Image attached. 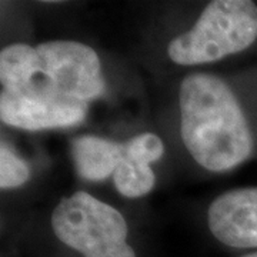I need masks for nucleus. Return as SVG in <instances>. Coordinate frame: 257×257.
Instances as JSON below:
<instances>
[{
    "label": "nucleus",
    "instance_id": "9",
    "mask_svg": "<svg viewBox=\"0 0 257 257\" xmlns=\"http://www.w3.org/2000/svg\"><path fill=\"white\" fill-rule=\"evenodd\" d=\"M28 165L18 157L6 145H2L0 149V186L2 189H10L22 186L28 182Z\"/></svg>",
    "mask_w": 257,
    "mask_h": 257
},
{
    "label": "nucleus",
    "instance_id": "2",
    "mask_svg": "<svg viewBox=\"0 0 257 257\" xmlns=\"http://www.w3.org/2000/svg\"><path fill=\"white\" fill-rule=\"evenodd\" d=\"M0 79L8 92L56 94L84 103L104 92L96 52L70 40L5 47L0 53Z\"/></svg>",
    "mask_w": 257,
    "mask_h": 257
},
{
    "label": "nucleus",
    "instance_id": "11",
    "mask_svg": "<svg viewBox=\"0 0 257 257\" xmlns=\"http://www.w3.org/2000/svg\"><path fill=\"white\" fill-rule=\"evenodd\" d=\"M243 257H257V253H253V254H247V256H243Z\"/></svg>",
    "mask_w": 257,
    "mask_h": 257
},
{
    "label": "nucleus",
    "instance_id": "5",
    "mask_svg": "<svg viewBox=\"0 0 257 257\" xmlns=\"http://www.w3.org/2000/svg\"><path fill=\"white\" fill-rule=\"evenodd\" d=\"M87 103L63 96L36 92H6L0 96V117L19 128L43 130L79 124Z\"/></svg>",
    "mask_w": 257,
    "mask_h": 257
},
{
    "label": "nucleus",
    "instance_id": "8",
    "mask_svg": "<svg viewBox=\"0 0 257 257\" xmlns=\"http://www.w3.org/2000/svg\"><path fill=\"white\" fill-rule=\"evenodd\" d=\"M116 189L126 197H140L155 186V173L150 163L130 155L123 145L121 162L114 172Z\"/></svg>",
    "mask_w": 257,
    "mask_h": 257
},
{
    "label": "nucleus",
    "instance_id": "10",
    "mask_svg": "<svg viewBox=\"0 0 257 257\" xmlns=\"http://www.w3.org/2000/svg\"><path fill=\"white\" fill-rule=\"evenodd\" d=\"M124 147L128 153L145 160L147 163L159 160L163 156V152H165L163 142L160 140L159 136L153 135V133L139 135L135 139H132L130 142H127Z\"/></svg>",
    "mask_w": 257,
    "mask_h": 257
},
{
    "label": "nucleus",
    "instance_id": "4",
    "mask_svg": "<svg viewBox=\"0 0 257 257\" xmlns=\"http://www.w3.org/2000/svg\"><path fill=\"white\" fill-rule=\"evenodd\" d=\"M57 239L84 257H136L127 224L114 207L86 192L62 199L52 214Z\"/></svg>",
    "mask_w": 257,
    "mask_h": 257
},
{
    "label": "nucleus",
    "instance_id": "7",
    "mask_svg": "<svg viewBox=\"0 0 257 257\" xmlns=\"http://www.w3.org/2000/svg\"><path fill=\"white\" fill-rule=\"evenodd\" d=\"M123 156V145L96 136H83L73 143L77 173L93 182L104 180L116 172Z\"/></svg>",
    "mask_w": 257,
    "mask_h": 257
},
{
    "label": "nucleus",
    "instance_id": "3",
    "mask_svg": "<svg viewBox=\"0 0 257 257\" xmlns=\"http://www.w3.org/2000/svg\"><path fill=\"white\" fill-rule=\"evenodd\" d=\"M257 37V6L248 0H217L203 10L187 33L170 42L167 52L177 64H200L239 53Z\"/></svg>",
    "mask_w": 257,
    "mask_h": 257
},
{
    "label": "nucleus",
    "instance_id": "6",
    "mask_svg": "<svg viewBox=\"0 0 257 257\" xmlns=\"http://www.w3.org/2000/svg\"><path fill=\"white\" fill-rule=\"evenodd\" d=\"M213 236L231 247H257V189L221 194L209 209Z\"/></svg>",
    "mask_w": 257,
    "mask_h": 257
},
{
    "label": "nucleus",
    "instance_id": "1",
    "mask_svg": "<svg viewBox=\"0 0 257 257\" xmlns=\"http://www.w3.org/2000/svg\"><path fill=\"white\" fill-rule=\"evenodd\" d=\"M182 139L193 159L211 172L244 162L253 149L236 96L221 79L189 74L180 86Z\"/></svg>",
    "mask_w": 257,
    "mask_h": 257
}]
</instances>
